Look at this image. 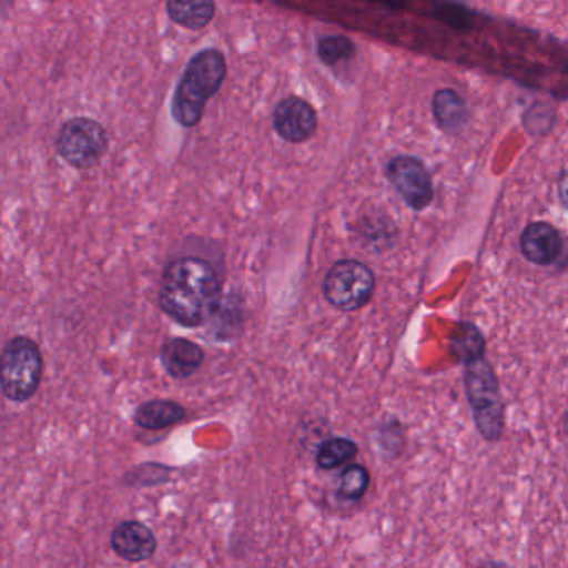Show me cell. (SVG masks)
Returning a JSON list of instances; mask_svg holds the SVG:
<instances>
[{
    "label": "cell",
    "mask_w": 568,
    "mask_h": 568,
    "mask_svg": "<svg viewBox=\"0 0 568 568\" xmlns=\"http://www.w3.org/2000/svg\"><path fill=\"white\" fill-rule=\"evenodd\" d=\"M521 254L535 265H551L564 252V239L545 222L528 225L521 234Z\"/></svg>",
    "instance_id": "cell-10"
},
{
    "label": "cell",
    "mask_w": 568,
    "mask_h": 568,
    "mask_svg": "<svg viewBox=\"0 0 568 568\" xmlns=\"http://www.w3.org/2000/svg\"><path fill=\"white\" fill-rule=\"evenodd\" d=\"M558 197H560L561 204L568 209V171L558 181Z\"/></svg>",
    "instance_id": "cell-18"
},
{
    "label": "cell",
    "mask_w": 568,
    "mask_h": 568,
    "mask_svg": "<svg viewBox=\"0 0 568 568\" xmlns=\"http://www.w3.org/2000/svg\"><path fill=\"white\" fill-rule=\"evenodd\" d=\"M162 367L175 381H184L192 377L205 361V352L201 345L189 338L175 337L162 345L161 354Z\"/></svg>",
    "instance_id": "cell-11"
},
{
    "label": "cell",
    "mask_w": 568,
    "mask_h": 568,
    "mask_svg": "<svg viewBox=\"0 0 568 568\" xmlns=\"http://www.w3.org/2000/svg\"><path fill=\"white\" fill-rule=\"evenodd\" d=\"M480 568H511L510 565L504 564V561L488 560L480 565Z\"/></svg>",
    "instance_id": "cell-19"
},
{
    "label": "cell",
    "mask_w": 568,
    "mask_h": 568,
    "mask_svg": "<svg viewBox=\"0 0 568 568\" xmlns=\"http://www.w3.org/2000/svg\"><path fill=\"white\" fill-rule=\"evenodd\" d=\"M171 21L189 31H201L214 19L217 6L214 2H168L165 4Z\"/></svg>",
    "instance_id": "cell-13"
},
{
    "label": "cell",
    "mask_w": 568,
    "mask_h": 568,
    "mask_svg": "<svg viewBox=\"0 0 568 568\" xmlns=\"http://www.w3.org/2000/svg\"><path fill=\"white\" fill-rule=\"evenodd\" d=\"M434 115L444 131L458 132L467 122V105L457 92L438 91L434 98Z\"/></svg>",
    "instance_id": "cell-14"
},
{
    "label": "cell",
    "mask_w": 568,
    "mask_h": 568,
    "mask_svg": "<svg viewBox=\"0 0 568 568\" xmlns=\"http://www.w3.org/2000/svg\"><path fill=\"white\" fill-rule=\"evenodd\" d=\"M111 545L119 557L132 561V564H139L155 554L158 538H155L154 531L142 521L128 520L114 528Z\"/></svg>",
    "instance_id": "cell-9"
},
{
    "label": "cell",
    "mask_w": 568,
    "mask_h": 568,
    "mask_svg": "<svg viewBox=\"0 0 568 568\" xmlns=\"http://www.w3.org/2000/svg\"><path fill=\"white\" fill-rule=\"evenodd\" d=\"M227 79L224 52L209 48L197 52L185 65L172 98V118L181 128L201 124L205 105L221 91Z\"/></svg>",
    "instance_id": "cell-2"
},
{
    "label": "cell",
    "mask_w": 568,
    "mask_h": 568,
    "mask_svg": "<svg viewBox=\"0 0 568 568\" xmlns=\"http://www.w3.org/2000/svg\"><path fill=\"white\" fill-rule=\"evenodd\" d=\"M222 285L211 262L195 255L178 257L165 267L159 288L162 312L182 327L207 324L222 305Z\"/></svg>",
    "instance_id": "cell-1"
},
{
    "label": "cell",
    "mask_w": 568,
    "mask_h": 568,
    "mask_svg": "<svg viewBox=\"0 0 568 568\" xmlns=\"http://www.w3.org/2000/svg\"><path fill=\"white\" fill-rule=\"evenodd\" d=\"M561 427H564L565 435L568 437V410L565 412L564 418H561Z\"/></svg>",
    "instance_id": "cell-20"
},
{
    "label": "cell",
    "mask_w": 568,
    "mask_h": 568,
    "mask_svg": "<svg viewBox=\"0 0 568 568\" xmlns=\"http://www.w3.org/2000/svg\"><path fill=\"white\" fill-rule=\"evenodd\" d=\"M62 161L78 171L101 164L109 151V135L101 122L91 118H72L59 129L54 142Z\"/></svg>",
    "instance_id": "cell-5"
},
{
    "label": "cell",
    "mask_w": 568,
    "mask_h": 568,
    "mask_svg": "<svg viewBox=\"0 0 568 568\" xmlns=\"http://www.w3.org/2000/svg\"><path fill=\"white\" fill-rule=\"evenodd\" d=\"M465 394L478 434L487 442H498L505 430V407L497 375L484 357L465 364Z\"/></svg>",
    "instance_id": "cell-3"
},
{
    "label": "cell",
    "mask_w": 568,
    "mask_h": 568,
    "mask_svg": "<svg viewBox=\"0 0 568 568\" xmlns=\"http://www.w3.org/2000/svg\"><path fill=\"white\" fill-rule=\"evenodd\" d=\"M387 178L395 191L415 211L427 207L434 199V185L425 165L414 158H395L387 165Z\"/></svg>",
    "instance_id": "cell-7"
},
{
    "label": "cell",
    "mask_w": 568,
    "mask_h": 568,
    "mask_svg": "<svg viewBox=\"0 0 568 568\" xmlns=\"http://www.w3.org/2000/svg\"><path fill=\"white\" fill-rule=\"evenodd\" d=\"M374 291V272L354 258L335 262L322 282L325 301L342 312H354L364 307Z\"/></svg>",
    "instance_id": "cell-6"
},
{
    "label": "cell",
    "mask_w": 568,
    "mask_h": 568,
    "mask_svg": "<svg viewBox=\"0 0 568 568\" xmlns=\"http://www.w3.org/2000/svg\"><path fill=\"white\" fill-rule=\"evenodd\" d=\"M371 485V471L364 465H348L337 480V495L342 500H361Z\"/></svg>",
    "instance_id": "cell-16"
},
{
    "label": "cell",
    "mask_w": 568,
    "mask_h": 568,
    "mask_svg": "<svg viewBox=\"0 0 568 568\" xmlns=\"http://www.w3.org/2000/svg\"><path fill=\"white\" fill-rule=\"evenodd\" d=\"M44 358L32 338L18 335L6 344L0 362V387L6 398L24 404L41 387Z\"/></svg>",
    "instance_id": "cell-4"
},
{
    "label": "cell",
    "mask_w": 568,
    "mask_h": 568,
    "mask_svg": "<svg viewBox=\"0 0 568 568\" xmlns=\"http://www.w3.org/2000/svg\"><path fill=\"white\" fill-rule=\"evenodd\" d=\"M275 134L288 144H302L317 132V112L311 102L298 95H288L275 105L272 114Z\"/></svg>",
    "instance_id": "cell-8"
},
{
    "label": "cell",
    "mask_w": 568,
    "mask_h": 568,
    "mask_svg": "<svg viewBox=\"0 0 568 568\" xmlns=\"http://www.w3.org/2000/svg\"><path fill=\"white\" fill-rule=\"evenodd\" d=\"M185 415H187V412L181 404L161 398V400L142 404L135 410L134 422L138 427L144 428V430H164V428L184 420Z\"/></svg>",
    "instance_id": "cell-12"
},
{
    "label": "cell",
    "mask_w": 568,
    "mask_h": 568,
    "mask_svg": "<svg viewBox=\"0 0 568 568\" xmlns=\"http://www.w3.org/2000/svg\"><path fill=\"white\" fill-rule=\"evenodd\" d=\"M355 55V44L345 36H325L317 42V58L327 68H337Z\"/></svg>",
    "instance_id": "cell-17"
},
{
    "label": "cell",
    "mask_w": 568,
    "mask_h": 568,
    "mask_svg": "<svg viewBox=\"0 0 568 568\" xmlns=\"http://www.w3.org/2000/svg\"><path fill=\"white\" fill-rule=\"evenodd\" d=\"M358 447L351 438H331L318 445L315 462L322 470H334L357 457Z\"/></svg>",
    "instance_id": "cell-15"
}]
</instances>
